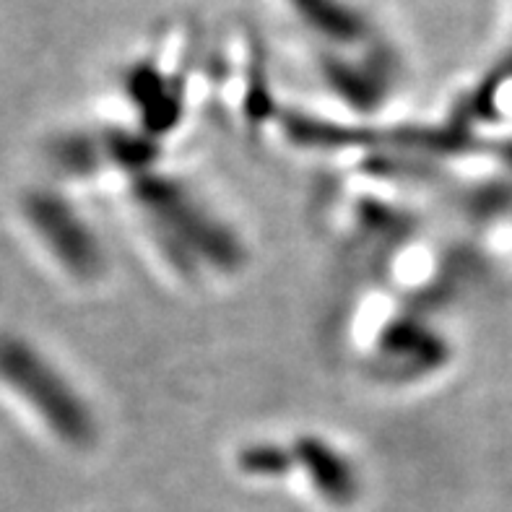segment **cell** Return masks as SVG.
Returning a JSON list of instances; mask_svg holds the SVG:
<instances>
[{"mask_svg":"<svg viewBox=\"0 0 512 512\" xmlns=\"http://www.w3.org/2000/svg\"><path fill=\"white\" fill-rule=\"evenodd\" d=\"M0 380L19 393L60 437H84L86 416L78 411L71 390L65 388L58 372L19 338L0 336Z\"/></svg>","mask_w":512,"mask_h":512,"instance_id":"1","label":"cell"}]
</instances>
